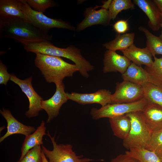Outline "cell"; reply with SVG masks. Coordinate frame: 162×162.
Returning a JSON list of instances; mask_svg holds the SVG:
<instances>
[{
    "mask_svg": "<svg viewBox=\"0 0 162 162\" xmlns=\"http://www.w3.org/2000/svg\"><path fill=\"white\" fill-rule=\"evenodd\" d=\"M0 37L13 39L23 45L28 43L50 41L52 36L26 20L0 17Z\"/></svg>",
    "mask_w": 162,
    "mask_h": 162,
    "instance_id": "cell-1",
    "label": "cell"
},
{
    "mask_svg": "<svg viewBox=\"0 0 162 162\" xmlns=\"http://www.w3.org/2000/svg\"><path fill=\"white\" fill-rule=\"evenodd\" d=\"M22 45L27 52L63 57L71 60L79 68L80 74L86 78L89 77L88 72L94 68V66L82 56L80 50L73 46L65 48H60L48 41L28 43Z\"/></svg>",
    "mask_w": 162,
    "mask_h": 162,
    "instance_id": "cell-2",
    "label": "cell"
},
{
    "mask_svg": "<svg viewBox=\"0 0 162 162\" xmlns=\"http://www.w3.org/2000/svg\"><path fill=\"white\" fill-rule=\"evenodd\" d=\"M34 59L36 66L40 71L46 81L55 85L62 82L66 77H71L79 71L75 64L68 63L61 57L36 54Z\"/></svg>",
    "mask_w": 162,
    "mask_h": 162,
    "instance_id": "cell-3",
    "label": "cell"
},
{
    "mask_svg": "<svg viewBox=\"0 0 162 162\" xmlns=\"http://www.w3.org/2000/svg\"><path fill=\"white\" fill-rule=\"evenodd\" d=\"M126 114L130 119L131 127L128 136L123 140L124 147L128 150L134 148H145L152 132L142 118L140 111Z\"/></svg>",
    "mask_w": 162,
    "mask_h": 162,
    "instance_id": "cell-4",
    "label": "cell"
},
{
    "mask_svg": "<svg viewBox=\"0 0 162 162\" xmlns=\"http://www.w3.org/2000/svg\"><path fill=\"white\" fill-rule=\"evenodd\" d=\"M21 10L29 21L34 26L43 32L48 33L53 28L73 30L74 28L69 23L59 19L48 17L43 13L33 10L26 0H20Z\"/></svg>",
    "mask_w": 162,
    "mask_h": 162,
    "instance_id": "cell-5",
    "label": "cell"
},
{
    "mask_svg": "<svg viewBox=\"0 0 162 162\" xmlns=\"http://www.w3.org/2000/svg\"><path fill=\"white\" fill-rule=\"evenodd\" d=\"M148 102V100L145 97L133 103L109 104L99 109L92 108L90 114L94 120L104 118H109L133 112L141 111Z\"/></svg>",
    "mask_w": 162,
    "mask_h": 162,
    "instance_id": "cell-6",
    "label": "cell"
},
{
    "mask_svg": "<svg viewBox=\"0 0 162 162\" xmlns=\"http://www.w3.org/2000/svg\"><path fill=\"white\" fill-rule=\"evenodd\" d=\"M46 135L50 138L53 149L50 151L42 146L41 149L49 162H89L93 160L89 158H83L82 155H76L70 144H57L55 140V136H52L49 131Z\"/></svg>",
    "mask_w": 162,
    "mask_h": 162,
    "instance_id": "cell-7",
    "label": "cell"
},
{
    "mask_svg": "<svg viewBox=\"0 0 162 162\" xmlns=\"http://www.w3.org/2000/svg\"><path fill=\"white\" fill-rule=\"evenodd\" d=\"M144 98L142 86L123 80L116 83L115 91L111 95V104L133 103Z\"/></svg>",
    "mask_w": 162,
    "mask_h": 162,
    "instance_id": "cell-8",
    "label": "cell"
},
{
    "mask_svg": "<svg viewBox=\"0 0 162 162\" xmlns=\"http://www.w3.org/2000/svg\"><path fill=\"white\" fill-rule=\"evenodd\" d=\"M10 80L17 85L27 97L29 105L28 110L25 113L28 118L35 117L39 115V112L42 110L41 103L43 100L34 89L32 84V76L22 80L11 74Z\"/></svg>",
    "mask_w": 162,
    "mask_h": 162,
    "instance_id": "cell-9",
    "label": "cell"
},
{
    "mask_svg": "<svg viewBox=\"0 0 162 162\" xmlns=\"http://www.w3.org/2000/svg\"><path fill=\"white\" fill-rule=\"evenodd\" d=\"M55 92L48 99L43 100L41 103L42 110L47 113L48 117L46 123H50L59 113L60 110L62 105L68 100L67 93L64 91L65 86L62 82L56 85Z\"/></svg>",
    "mask_w": 162,
    "mask_h": 162,
    "instance_id": "cell-10",
    "label": "cell"
},
{
    "mask_svg": "<svg viewBox=\"0 0 162 162\" xmlns=\"http://www.w3.org/2000/svg\"><path fill=\"white\" fill-rule=\"evenodd\" d=\"M68 100L80 104L85 105L98 104L102 106L111 104V93L110 90L100 89L95 92L90 93H81L73 92H67Z\"/></svg>",
    "mask_w": 162,
    "mask_h": 162,
    "instance_id": "cell-11",
    "label": "cell"
},
{
    "mask_svg": "<svg viewBox=\"0 0 162 162\" xmlns=\"http://www.w3.org/2000/svg\"><path fill=\"white\" fill-rule=\"evenodd\" d=\"M84 14L85 18L77 26V29L79 31L94 25L108 26L112 19L109 10L103 8L96 10L94 8L90 7L86 8Z\"/></svg>",
    "mask_w": 162,
    "mask_h": 162,
    "instance_id": "cell-12",
    "label": "cell"
},
{
    "mask_svg": "<svg viewBox=\"0 0 162 162\" xmlns=\"http://www.w3.org/2000/svg\"><path fill=\"white\" fill-rule=\"evenodd\" d=\"M0 113L7 123V131L0 137V142L12 135L21 134L26 136L33 133L36 129L34 127L25 125L19 122L8 110L3 108L0 110Z\"/></svg>",
    "mask_w": 162,
    "mask_h": 162,
    "instance_id": "cell-13",
    "label": "cell"
},
{
    "mask_svg": "<svg viewBox=\"0 0 162 162\" xmlns=\"http://www.w3.org/2000/svg\"><path fill=\"white\" fill-rule=\"evenodd\" d=\"M141 116L152 133L162 128V107L148 101L140 111Z\"/></svg>",
    "mask_w": 162,
    "mask_h": 162,
    "instance_id": "cell-14",
    "label": "cell"
},
{
    "mask_svg": "<svg viewBox=\"0 0 162 162\" xmlns=\"http://www.w3.org/2000/svg\"><path fill=\"white\" fill-rule=\"evenodd\" d=\"M103 62V72L104 73L118 72L122 74L131 63L124 55H120L116 51L109 50L105 53Z\"/></svg>",
    "mask_w": 162,
    "mask_h": 162,
    "instance_id": "cell-15",
    "label": "cell"
},
{
    "mask_svg": "<svg viewBox=\"0 0 162 162\" xmlns=\"http://www.w3.org/2000/svg\"><path fill=\"white\" fill-rule=\"evenodd\" d=\"M134 4L137 6L147 15L149 19L148 26L154 31L161 28V13L153 1L149 0H134Z\"/></svg>",
    "mask_w": 162,
    "mask_h": 162,
    "instance_id": "cell-16",
    "label": "cell"
},
{
    "mask_svg": "<svg viewBox=\"0 0 162 162\" xmlns=\"http://www.w3.org/2000/svg\"><path fill=\"white\" fill-rule=\"evenodd\" d=\"M121 51L124 56L137 66H141L142 65H145L150 67L153 63L152 56L146 47L141 48L136 47L133 44Z\"/></svg>",
    "mask_w": 162,
    "mask_h": 162,
    "instance_id": "cell-17",
    "label": "cell"
},
{
    "mask_svg": "<svg viewBox=\"0 0 162 162\" xmlns=\"http://www.w3.org/2000/svg\"><path fill=\"white\" fill-rule=\"evenodd\" d=\"M122 77L123 80L142 86L148 82L153 84L152 78L147 71L142 67L137 66L132 62L122 74Z\"/></svg>",
    "mask_w": 162,
    "mask_h": 162,
    "instance_id": "cell-18",
    "label": "cell"
},
{
    "mask_svg": "<svg viewBox=\"0 0 162 162\" xmlns=\"http://www.w3.org/2000/svg\"><path fill=\"white\" fill-rule=\"evenodd\" d=\"M45 123L42 121L40 125L31 134L26 136L21 148V154L19 160H21L30 149L37 146L43 145V138L46 135Z\"/></svg>",
    "mask_w": 162,
    "mask_h": 162,
    "instance_id": "cell-19",
    "label": "cell"
},
{
    "mask_svg": "<svg viewBox=\"0 0 162 162\" xmlns=\"http://www.w3.org/2000/svg\"><path fill=\"white\" fill-rule=\"evenodd\" d=\"M0 17L19 18L28 20L21 10L20 0H0Z\"/></svg>",
    "mask_w": 162,
    "mask_h": 162,
    "instance_id": "cell-20",
    "label": "cell"
},
{
    "mask_svg": "<svg viewBox=\"0 0 162 162\" xmlns=\"http://www.w3.org/2000/svg\"><path fill=\"white\" fill-rule=\"evenodd\" d=\"M109 121L113 135L123 140L125 139L130 128V118L125 114L109 118Z\"/></svg>",
    "mask_w": 162,
    "mask_h": 162,
    "instance_id": "cell-21",
    "label": "cell"
},
{
    "mask_svg": "<svg viewBox=\"0 0 162 162\" xmlns=\"http://www.w3.org/2000/svg\"><path fill=\"white\" fill-rule=\"evenodd\" d=\"M134 32L118 34L111 41L103 44L108 50L116 51L125 50L133 44L135 37Z\"/></svg>",
    "mask_w": 162,
    "mask_h": 162,
    "instance_id": "cell-22",
    "label": "cell"
},
{
    "mask_svg": "<svg viewBox=\"0 0 162 162\" xmlns=\"http://www.w3.org/2000/svg\"><path fill=\"white\" fill-rule=\"evenodd\" d=\"M138 29L144 33L146 38V47L152 56L162 55V40L160 38L153 34L145 27L140 26Z\"/></svg>",
    "mask_w": 162,
    "mask_h": 162,
    "instance_id": "cell-23",
    "label": "cell"
},
{
    "mask_svg": "<svg viewBox=\"0 0 162 162\" xmlns=\"http://www.w3.org/2000/svg\"><path fill=\"white\" fill-rule=\"evenodd\" d=\"M125 153L140 162H161L154 153L144 148H132L126 151Z\"/></svg>",
    "mask_w": 162,
    "mask_h": 162,
    "instance_id": "cell-24",
    "label": "cell"
},
{
    "mask_svg": "<svg viewBox=\"0 0 162 162\" xmlns=\"http://www.w3.org/2000/svg\"><path fill=\"white\" fill-rule=\"evenodd\" d=\"M142 86L145 97L148 101L162 107V88L149 82L146 83Z\"/></svg>",
    "mask_w": 162,
    "mask_h": 162,
    "instance_id": "cell-25",
    "label": "cell"
},
{
    "mask_svg": "<svg viewBox=\"0 0 162 162\" xmlns=\"http://www.w3.org/2000/svg\"><path fill=\"white\" fill-rule=\"evenodd\" d=\"M144 148L154 153L162 162V128L152 133L150 139Z\"/></svg>",
    "mask_w": 162,
    "mask_h": 162,
    "instance_id": "cell-26",
    "label": "cell"
},
{
    "mask_svg": "<svg viewBox=\"0 0 162 162\" xmlns=\"http://www.w3.org/2000/svg\"><path fill=\"white\" fill-rule=\"evenodd\" d=\"M154 61L150 67L146 66L145 69L150 75L153 84L162 88V57H154Z\"/></svg>",
    "mask_w": 162,
    "mask_h": 162,
    "instance_id": "cell-27",
    "label": "cell"
},
{
    "mask_svg": "<svg viewBox=\"0 0 162 162\" xmlns=\"http://www.w3.org/2000/svg\"><path fill=\"white\" fill-rule=\"evenodd\" d=\"M134 4L131 0H112L108 9L110 12L112 19L114 20L122 11L134 9Z\"/></svg>",
    "mask_w": 162,
    "mask_h": 162,
    "instance_id": "cell-28",
    "label": "cell"
},
{
    "mask_svg": "<svg viewBox=\"0 0 162 162\" xmlns=\"http://www.w3.org/2000/svg\"><path fill=\"white\" fill-rule=\"evenodd\" d=\"M28 5L34 10L43 13L47 9L55 5L52 0H26Z\"/></svg>",
    "mask_w": 162,
    "mask_h": 162,
    "instance_id": "cell-29",
    "label": "cell"
},
{
    "mask_svg": "<svg viewBox=\"0 0 162 162\" xmlns=\"http://www.w3.org/2000/svg\"><path fill=\"white\" fill-rule=\"evenodd\" d=\"M42 149L40 146L29 150L21 160L16 162H43Z\"/></svg>",
    "mask_w": 162,
    "mask_h": 162,
    "instance_id": "cell-30",
    "label": "cell"
},
{
    "mask_svg": "<svg viewBox=\"0 0 162 162\" xmlns=\"http://www.w3.org/2000/svg\"><path fill=\"white\" fill-rule=\"evenodd\" d=\"M11 75L8 72L6 66L0 61V84L6 85L10 80Z\"/></svg>",
    "mask_w": 162,
    "mask_h": 162,
    "instance_id": "cell-31",
    "label": "cell"
},
{
    "mask_svg": "<svg viewBox=\"0 0 162 162\" xmlns=\"http://www.w3.org/2000/svg\"><path fill=\"white\" fill-rule=\"evenodd\" d=\"M113 27L115 30L119 34L125 33L128 29L127 21L124 20L117 21L113 25Z\"/></svg>",
    "mask_w": 162,
    "mask_h": 162,
    "instance_id": "cell-32",
    "label": "cell"
},
{
    "mask_svg": "<svg viewBox=\"0 0 162 162\" xmlns=\"http://www.w3.org/2000/svg\"><path fill=\"white\" fill-rule=\"evenodd\" d=\"M110 162H140L138 160L131 157L126 153L121 154L115 158H112Z\"/></svg>",
    "mask_w": 162,
    "mask_h": 162,
    "instance_id": "cell-33",
    "label": "cell"
},
{
    "mask_svg": "<svg viewBox=\"0 0 162 162\" xmlns=\"http://www.w3.org/2000/svg\"><path fill=\"white\" fill-rule=\"evenodd\" d=\"M153 1L156 4L161 13H162V0H154Z\"/></svg>",
    "mask_w": 162,
    "mask_h": 162,
    "instance_id": "cell-34",
    "label": "cell"
},
{
    "mask_svg": "<svg viewBox=\"0 0 162 162\" xmlns=\"http://www.w3.org/2000/svg\"><path fill=\"white\" fill-rule=\"evenodd\" d=\"M42 156L43 159V162H49L46 156L42 151Z\"/></svg>",
    "mask_w": 162,
    "mask_h": 162,
    "instance_id": "cell-35",
    "label": "cell"
},
{
    "mask_svg": "<svg viewBox=\"0 0 162 162\" xmlns=\"http://www.w3.org/2000/svg\"><path fill=\"white\" fill-rule=\"evenodd\" d=\"M161 16H162V21H161V28L162 30H161V33L159 37L162 40V13H161Z\"/></svg>",
    "mask_w": 162,
    "mask_h": 162,
    "instance_id": "cell-36",
    "label": "cell"
}]
</instances>
